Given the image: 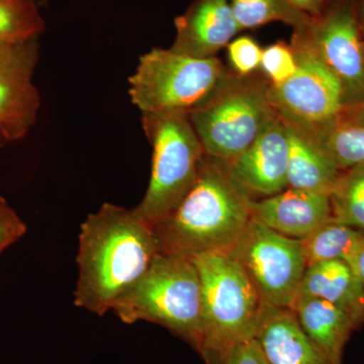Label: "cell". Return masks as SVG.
Here are the masks:
<instances>
[{
	"label": "cell",
	"instance_id": "ba28073f",
	"mask_svg": "<svg viewBox=\"0 0 364 364\" xmlns=\"http://www.w3.org/2000/svg\"><path fill=\"white\" fill-rule=\"evenodd\" d=\"M304 28L294 30L291 37L298 70L282 85L269 82L268 95L284 123L314 138L338 123L345 104L338 79L314 50Z\"/></svg>",
	"mask_w": 364,
	"mask_h": 364
},
{
	"label": "cell",
	"instance_id": "d6a6232c",
	"mask_svg": "<svg viewBox=\"0 0 364 364\" xmlns=\"http://www.w3.org/2000/svg\"><path fill=\"white\" fill-rule=\"evenodd\" d=\"M363 58H364V41H363Z\"/></svg>",
	"mask_w": 364,
	"mask_h": 364
},
{
	"label": "cell",
	"instance_id": "1f68e13d",
	"mask_svg": "<svg viewBox=\"0 0 364 364\" xmlns=\"http://www.w3.org/2000/svg\"><path fill=\"white\" fill-rule=\"evenodd\" d=\"M263 358H264V356H263ZM264 364H269V363H267V360H265V358H264Z\"/></svg>",
	"mask_w": 364,
	"mask_h": 364
},
{
	"label": "cell",
	"instance_id": "ac0fdd59",
	"mask_svg": "<svg viewBox=\"0 0 364 364\" xmlns=\"http://www.w3.org/2000/svg\"><path fill=\"white\" fill-rule=\"evenodd\" d=\"M284 124L289 141V188L330 195L344 170L305 134L291 124Z\"/></svg>",
	"mask_w": 364,
	"mask_h": 364
},
{
	"label": "cell",
	"instance_id": "836d02e7",
	"mask_svg": "<svg viewBox=\"0 0 364 364\" xmlns=\"http://www.w3.org/2000/svg\"><path fill=\"white\" fill-rule=\"evenodd\" d=\"M208 364H215V363H208Z\"/></svg>",
	"mask_w": 364,
	"mask_h": 364
},
{
	"label": "cell",
	"instance_id": "d4e9b609",
	"mask_svg": "<svg viewBox=\"0 0 364 364\" xmlns=\"http://www.w3.org/2000/svg\"><path fill=\"white\" fill-rule=\"evenodd\" d=\"M262 51L255 40L247 36L237 38L228 45L232 71L241 76L255 73L260 67Z\"/></svg>",
	"mask_w": 364,
	"mask_h": 364
},
{
	"label": "cell",
	"instance_id": "4fadbf2b",
	"mask_svg": "<svg viewBox=\"0 0 364 364\" xmlns=\"http://www.w3.org/2000/svg\"><path fill=\"white\" fill-rule=\"evenodd\" d=\"M174 25L176 40L170 50L198 59L217 57L240 32L229 0H195Z\"/></svg>",
	"mask_w": 364,
	"mask_h": 364
},
{
	"label": "cell",
	"instance_id": "44dd1931",
	"mask_svg": "<svg viewBox=\"0 0 364 364\" xmlns=\"http://www.w3.org/2000/svg\"><path fill=\"white\" fill-rule=\"evenodd\" d=\"M329 196L333 222L364 233V165L344 170Z\"/></svg>",
	"mask_w": 364,
	"mask_h": 364
},
{
	"label": "cell",
	"instance_id": "83f0119b",
	"mask_svg": "<svg viewBox=\"0 0 364 364\" xmlns=\"http://www.w3.org/2000/svg\"><path fill=\"white\" fill-rule=\"evenodd\" d=\"M289 1L298 11L313 20L324 13L334 0H289Z\"/></svg>",
	"mask_w": 364,
	"mask_h": 364
},
{
	"label": "cell",
	"instance_id": "5bb4252c",
	"mask_svg": "<svg viewBox=\"0 0 364 364\" xmlns=\"http://www.w3.org/2000/svg\"><path fill=\"white\" fill-rule=\"evenodd\" d=\"M251 218L296 240L333 222L329 195L289 188L257 202L251 200Z\"/></svg>",
	"mask_w": 364,
	"mask_h": 364
},
{
	"label": "cell",
	"instance_id": "cb8c5ba5",
	"mask_svg": "<svg viewBox=\"0 0 364 364\" xmlns=\"http://www.w3.org/2000/svg\"><path fill=\"white\" fill-rule=\"evenodd\" d=\"M260 67L265 77L273 85L287 82L298 70V63L291 45L282 42L263 49Z\"/></svg>",
	"mask_w": 364,
	"mask_h": 364
},
{
	"label": "cell",
	"instance_id": "4316f807",
	"mask_svg": "<svg viewBox=\"0 0 364 364\" xmlns=\"http://www.w3.org/2000/svg\"><path fill=\"white\" fill-rule=\"evenodd\" d=\"M215 364H264L262 351L255 339L234 345L221 359L207 361Z\"/></svg>",
	"mask_w": 364,
	"mask_h": 364
},
{
	"label": "cell",
	"instance_id": "e0dca14e",
	"mask_svg": "<svg viewBox=\"0 0 364 364\" xmlns=\"http://www.w3.org/2000/svg\"><path fill=\"white\" fill-rule=\"evenodd\" d=\"M299 325L334 364L342 363L344 347L358 329L343 309L316 296L298 294L291 306Z\"/></svg>",
	"mask_w": 364,
	"mask_h": 364
},
{
	"label": "cell",
	"instance_id": "30bf717a",
	"mask_svg": "<svg viewBox=\"0 0 364 364\" xmlns=\"http://www.w3.org/2000/svg\"><path fill=\"white\" fill-rule=\"evenodd\" d=\"M360 0H334L304 28L306 39L338 79L345 109L364 102L363 33Z\"/></svg>",
	"mask_w": 364,
	"mask_h": 364
},
{
	"label": "cell",
	"instance_id": "8992f818",
	"mask_svg": "<svg viewBox=\"0 0 364 364\" xmlns=\"http://www.w3.org/2000/svg\"><path fill=\"white\" fill-rule=\"evenodd\" d=\"M142 126L152 146V170L147 191L135 210L153 226L183 200L205 153L186 112L142 114Z\"/></svg>",
	"mask_w": 364,
	"mask_h": 364
},
{
	"label": "cell",
	"instance_id": "f1b7e54d",
	"mask_svg": "<svg viewBox=\"0 0 364 364\" xmlns=\"http://www.w3.org/2000/svg\"><path fill=\"white\" fill-rule=\"evenodd\" d=\"M339 122L364 126V102L353 107H346Z\"/></svg>",
	"mask_w": 364,
	"mask_h": 364
},
{
	"label": "cell",
	"instance_id": "4dcf8cb0",
	"mask_svg": "<svg viewBox=\"0 0 364 364\" xmlns=\"http://www.w3.org/2000/svg\"><path fill=\"white\" fill-rule=\"evenodd\" d=\"M359 16H360L361 28L364 37V0H360V6H359Z\"/></svg>",
	"mask_w": 364,
	"mask_h": 364
},
{
	"label": "cell",
	"instance_id": "277c9868",
	"mask_svg": "<svg viewBox=\"0 0 364 364\" xmlns=\"http://www.w3.org/2000/svg\"><path fill=\"white\" fill-rule=\"evenodd\" d=\"M264 74L226 77L205 104L188 114L208 156L225 163L247 150L277 117Z\"/></svg>",
	"mask_w": 364,
	"mask_h": 364
},
{
	"label": "cell",
	"instance_id": "9c48e42d",
	"mask_svg": "<svg viewBox=\"0 0 364 364\" xmlns=\"http://www.w3.org/2000/svg\"><path fill=\"white\" fill-rule=\"evenodd\" d=\"M228 253L240 263L263 304L291 308L308 267L301 241L277 233L251 218Z\"/></svg>",
	"mask_w": 364,
	"mask_h": 364
},
{
	"label": "cell",
	"instance_id": "d6986e66",
	"mask_svg": "<svg viewBox=\"0 0 364 364\" xmlns=\"http://www.w3.org/2000/svg\"><path fill=\"white\" fill-rule=\"evenodd\" d=\"M363 237V232L358 229L330 222L299 241L308 265L321 261L342 260L353 269Z\"/></svg>",
	"mask_w": 364,
	"mask_h": 364
},
{
	"label": "cell",
	"instance_id": "3957f363",
	"mask_svg": "<svg viewBox=\"0 0 364 364\" xmlns=\"http://www.w3.org/2000/svg\"><path fill=\"white\" fill-rule=\"evenodd\" d=\"M112 311L126 324L147 321L161 325L198 350L203 301L195 262L191 256L160 252L140 282Z\"/></svg>",
	"mask_w": 364,
	"mask_h": 364
},
{
	"label": "cell",
	"instance_id": "484cf974",
	"mask_svg": "<svg viewBox=\"0 0 364 364\" xmlns=\"http://www.w3.org/2000/svg\"><path fill=\"white\" fill-rule=\"evenodd\" d=\"M26 226L0 196V253L26 234Z\"/></svg>",
	"mask_w": 364,
	"mask_h": 364
},
{
	"label": "cell",
	"instance_id": "ffe728a7",
	"mask_svg": "<svg viewBox=\"0 0 364 364\" xmlns=\"http://www.w3.org/2000/svg\"><path fill=\"white\" fill-rule=\"evenodd\" d=\"M229 2L240 31L259 28L274 21L298 30L311 21L309 16L291 6L289 0H229Z\"/></svg>",
	"mask_w": 364,
	"mask_h": 364
},
{
	"label": "cell",
	"instance_id": "2e32d148",
	"mask_svg": "<svg viewBox=\"0 0 364 364\" xmlns=\"http://www.w3.org/2000/svg\"><path fill=\"white\" fill-rule=\"evenodd\" d=\"M299 294L325 299L346 311L356 328L364 325V287L345 261H321L308 265Z\"/></svg>",
	"mask_w": 364,
	"mask_h": 364
},
{
	"label": "cell",
	"instance_id": "9a60e30c",
	"mask_svg": "<svg viewBox=\"0 0 364 364\" xmlns=\"http://www.w3.org/2000/svg\"><path fill=\"white\" fill-rule=\"evenodd\" d=\"M255 340L269 364H334L304 331L291 309L263 304Z\"/></svg>",
	"mask_w": 364,
	"mask_h": 364
},
{
	"label": "cell",
	"instance_id": "6da1fadb",
	"mask_svg": "<svg viewBox=\"0 0 364 364\" xmlns=\"http://www.w3.org/2000/svg\"><path fill=\"white\" fill-rule=\"evenodd\" d=\"M159 253L152 225L135 208L104 203L81 225L75 306L105 315L140 282Z\"/></svg>",
	"mask_w": 364,
	"mask_h": 364
},
{
	"label": "cell",
	"instance_id": "7a4b0ae2",
	"mask_svg": "<svg viewBox=\"0 0 364 364\" xmlns=\"http://www.w3.org/2000/svg\"><path fill=\"white\" fill-rule=\"evenodd\" d=\"M251 200L230 176L226 163L205 154L183 200L153 225L160 252H229L251 221Z\"/></svg>",
	"mask_w": 364,
	"mask_h": 364
},
{
	"label": "cell",
	"instance_id": "8fae6325",
	"mask_svg": "<svg viewBox=\"0 0 364 364\" xmlns=\"http://www.w3.org/2000/svg\"><path fill=\"white\" fill-rule=\"evenodd\" d=\"M38 40L0 46V141L23 138L35 124L40 95L33 83Z\"/></svg>",
	"mask_w": 364,
	"mask_h": 364
},
{
	"label": "cell",
	"instance_id": "52a82bcc",
	"mask_svg": "<svg viewBox=\"0 0 364 364\" xmlns=\"http://www.w3.org/2000/svg\"><path fill=\"white\" fill-rule=\"evenodd\" d=\"M228 72L218 57L193 58L154 48L141 57L129 93L142 114H189L212 97Z\"/></svg>",
	"mask_w": 364,
	"mask_h": 364
},
{
	"label": "cell",
	"instance_id": "7c38bea8",
	"mask_svg": "<svg viewBox=\"0 0 364 364\" xmlns=\"http://www.w3.org/2000/svg\"><path fill=\"white\" fill-rule=\"evenodd\" d=\"M287 162L286 124L277 116L247 150L226 165L231 178L250 198H268L289 188Z\"/></svg>",
	"mask_w": 364,
	"mask_h": 364
},
{
	"label": "cell",
	"instance_id": "5b68a950",
	"mask_svg": "<svg viewBox=\"0 0 364 364\" xmlns=\"http://www.w3.org/2000/svg\"><path fill=\"white\" fill-rule=\"evenodd\" d=\"M203 287L202 342L205 361L221 359L231 347L255 339L262 301L240 263L227 252L191 256Z\"/></svg>",
	"mask_w": 364,
	"mask_h": 364
},
{
	"label": "cell",
	"instance_id": "f546056e",
	"mask_svg": "<svg viewBox=\"0 0 364 364\" xmlns=\"http://www.w3.org/2000/svg\"><path fill=\"white\" fill-rule=\"evenodd\" d=\"M353 270L358 275L359 279L363 282L364 287V237L359 247L358 255L354 261Z\"/></svg>",
	"mask_w": 364,
	"mask_h": 364
},
{
	"label": "cell",
	"instance_id": "603a6c76",
	"mask_svg": "<svg viewBox=\"0 0 364 364\" xmlns=\"http://www.w3.org/2000/svg\"><path fill=\"white\" fill-rule=\"evenodd\" d=\"M310 139L341 170L364 165V126L361 124L338 122L327 131Z\"/></svg>",
	"mask_w": 364,
	"mask_h": 364
},
{
	"label": "cell",
	"instance_id": "7402d4cb",
	"mask_svg": "<svg viewBox=\"0 0 364 364\" xmlns=\"http://www.w3.org/2000/svg\"><path fill=\"white\" fill-rule=\"evenodd\" d=\"M44 30L35 0H0V46L38 40Z\"/></svg>",
	"mask_w": 364,
	"mask_h": 364
}]
</instances>
